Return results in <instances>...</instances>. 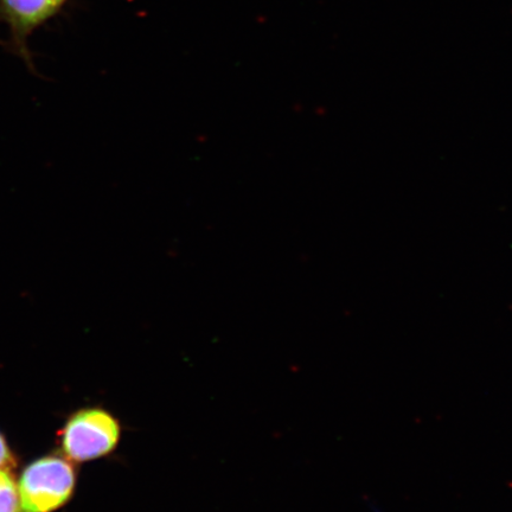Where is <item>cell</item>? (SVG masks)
Masks as SVG:
<instances>
[{
  "label": "cell",
  "instance_id": "cell-2",
  "mask_svg": "<svg viewBox=\"0 0 512 512\" xmlns=\"http://www.w3.org/2000/svg\"><path fill=\"white\" fill-rule=\"evenodd\" d=\"M17 482L23 512H55L72 501L78 471L62 454H50L25 466Z\"/></svg>",
  "mask_w": 512,
  "mask_h": 512
},
{
  "label": "cell",
  "instance_id": "cell-4",
  "mask_svg": "<svg viewBox=\"0 0 512 512\" xmlns=\"http://www.w3.org/2000/svg\"><path fill=\"white\" fill-rule=\"evenodd\" d=\"M12 469H0V512H23Z\"/></svg>",
  "mask_w": 512,
  "mask_h": 512
},
{
  "label": "cell",
  "instance_id": "cell-1",
  "mask_svg": "<svg viewBox=\"0 0 512 512\" xmlns=\"http://www.w3.org/2000/svg\"><path fill=\"white\" fill-rule=\"evenodd\" d=\"M123 439V424L105 407H85L68 416L59 432L63 457L74 464L112 456Z\"/></svg>",
  "mask_w": 512,
  "mask_h": 512
},
{
  "label": "cell",
  "instance_id": "cell-5",
  "mask_svg": "<svg viewBox=\"0 0 512 512\" xmlns=\"http://www.w3.org/2000/svg\"><path fill=\"white\" fill-rule=\"evenodd\" d=\"M16 466V456L12 452L8 440L0 432V469H14Z\"/></svg>",
  "mask_w": 512,
  "mask_h": 512
},
{
  "label": "cell",
  "instance_id": "cell-3",
  "mask_svg": "<svg viewBox=\"0 0 512 512\" xmlns=\"http://www.w3.org/2000/svg\"><path fill=\"white\" fill-rule=\"evenodd\" d=\"M68 0H0V23L10 30L9 47L36 74L29 48L32 34L60 14Z\"/></svg>",
  "mask_w": 512,
  "mask_h": 512
}]
</instances>
